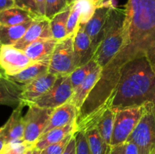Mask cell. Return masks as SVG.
<instances>
[{
    "instance_id": "4",
    "label": "cell",
    "mask_w": 155,
    "mask_h": 154,
    "mask_svg": "<svg viewBox=\"0 0 155 154\" xmlns=\"http://www.w3.org/2000/svg\"><path fill=\"white\" fill-rule=\"evenodd\" d=\"M127 141L137 145L139 154H151L155 149V102L143 105V112Z\"/></svg>"
},
{
    "instance_id": "41",
    "label": "cell",
    "mask_w": 155,
    "mask_h": 154,
    "mask_svg": "<svg viewBox=\"0 0 155 154\" xmlns=\"http://www.w3.org/2000/svg\"><path fill=\"white\" fill-rule=\"evenodd\" d=\"M92 2H94V4L96 5V7H98V6L100 5V4H101V0H92Z\"/></svg>"
},
{
    "instance_id": "35",
    "label": "cell",
    "mask_w": 155,
    "mask_h": 154,
    "mask_svg": "<svg viewBox=\"0 0 155 154\" xmlns=\"http://www.w3.org/2000/svg\"><path fill=\"white\" fill-rule=\"evenodd\" d=\"M62 154H76V139L74 134Z\"/></svg>"
},
{
    "instance_id": "20",
    "label": "cell",
    "mask_w": 155,
    "mask_h": 154,
    "mask_svg": "<svg viewBox=\"0 0 155 154\" xmlns=\"http://www.w3.org/2000/svg\"><path fill=\"white\" fill-rule=\"evenodd\" d=\"M40 15L35 14L27 9L14 6L0 11V24L6 26L18 25L33 21Z\"/></svg>"
},
{
    "instance_id": "19",
    "label": "cell",
    "mask_w": 155,
    "mask_h": 154,
    "mask_svg": "<svg viewBox=\"0 0 155 154\" xmlns=\"http://www.w3.org/2000/svg\"><path fill=\"white\" fill-rule=\"evenodd\" d=\"M77 131V120H75L65 126L54 128V129L50 130L48 132L42 134L35 144L34 147L42 151L50 145L54 144V143L61 140L68 134L76 133Z\"/></svg>"
},
{
    "instance_id": "9",
    "label": "cell",
    "mask_w": 155,
    "mask_h": 154,
    "mask_svg": "<svg viewBox=\"0 0 155 154\" xmlns=\"http://www.w3.org/2000/svg\"><path fill=\"white\" fill-rule=\"evenodd\" d=\"M35 63L23 50L13 45L0 46V67L7 76L16 75Z\"/></svg>"
},
{
    "instance_id": "31",
    "label": "cell",
    "mask_w": 155,
    "mask_h": 154,
    "mask_svg": "<svg viewBox=\"0 0 155 154\" xmlns=\"http://www.w3.org/2000/svg\"><path fill=\"white\" fill-rule=\"evenodd\" d=\"M74 134H75V133H72V134H68V136H66L64 138L62 139L60 141L48 146V147H46L45 149H43V151L46 154H62L64 152V151L65 150V149H66L68 143H69L70 140L72 138V137L74 136Z\"/></svg>"
},
{
    "instance_id": "34",
    "label": "cell",
    "mask_w": 155,
    "mask_h": 154,
    "mask_svg": "<svg viewBox=\"0 0 155 154\" xmlns=\"http://www.w3.org/2000/svg\"><path fill=\"white\" fill-rule=\"evenodd\" d=\"M106 154H124V143L117 146H109Z\"/></svg>"
},
{
    "instance_id": "5",
    "label": "cell",
    "mask_w": 155,
    "mask_h": 154,
    "mask_svg": "<svg viewBox=\"0 0 155 154\" xmlns=\"http://www.w3.org/2000/svg\"><path fill=\"white\" fill-rule=\"evenodd\" d=\"M28 107V110L24 116L25 129L23 140L29 147L33 148L43 134L54 109L42 108L34 104Z\"/></svg>"
},
{
    "instance_id": "37",
    "label": "cell",
    "mask_w": 155,
    "mask_h": 154,
    "mask_svg": "<svg viewBox=\"0 0 155 154\" xmlns=\"http://www.w3.org/2000/svg\"><path fill=\"white\" fill-rule=\"evenodd\" d=\"M14 6H15V3L12 0H0V11Z\"/></svg>"
},
{
    "instance_id": "25",
    "label": "cell",
    "mask_w": 155,
    "mask_h": 154,
    "mask_svg": "<svg viewBox=\"0 0 155 154\" xmlns=\"http://www.w3.org/2000/svg\"><path fill=\"white\" fill-rule=\"evenodd\" d=\"M84 132L87 138L91 154H106L109 146L103 140L97 127H92Z\"/></svg>"
},
{
    "instance_id": "43",
    "label": "cell",
    "mask_w": 155,
    "mask_h": 154,
    "mask_svg": "<svg viewBox=\"0 0 155 154\" xmlns=\"http://www.w3.org/2000/svg\"><path fill=\"white\" fill-rule=\"evenodd\" d=\"M67 1H68V4L69 5H72L74 3V0H67Z\"/></svg>"
},
{
    "instance_id": "49",
    "label": "cell",
    "mask_w": 155,
    "mask_h": 154,
    "mask_svg": "<svg viewBox=\"0 0 155 154\" xmlns=\"http://www.w3.org/2000/svg\"><path fill=\"white\" fill-rule=\"evenodd\" d=\"M12 1H14V2H15V0H12Z\"/></svg>"
},
{
    "instance_id": "33",
    "label": "cell",
    "mask_w": 155,
    "mask_h": 154,
    "mask_svg": "<svg viewBox=\"0 0 155 154\" xmlns=\"http://www.w3.org/2000/svg\"><path fill=\"white\" fill-rule=\"evenodd\" d=\"M124 154H139L137 145L132 141H126L124 143Z\"/></svg>"
},
{
    "instance_id": "45",
    "label": "cell",
    "mask_w": 155,
    "mask_h": 154,
    "mask_svg": "<svg viewBox=\"0 0 155 154\" xmlns=\"http://www.w3.org/2000/svg\"><path fill=\"white\" fill-rule=\"evenodd\" d=\"M4 72H3L2 71V69H1V67H0V76H1V75H4Z\"/></svg>"
},
{
    "instance_id": "8",
    "label": "cell",
    "mask_w": 155,
    "mask_h": 154,
    "mask_svg": "<svg viewBox=\"0 0 155 154\" xmlns=\"http://www.w3.org/2000/svg\"><path fill=\"white\" fill-rule=\"evenodd\" d=\"M73 94L74 88L70 75H58L50 90L36 99L32 104L42 108L54 109L68 102Z\"/></svg>"
},
{
    "instance_id": "27",
    "label": "cell",
    "mask_w": 155,
    "mask_h": 154,
    "mask_svg": "<svg viewBox=\"0 0 155 154\" xmlns=\"http://www.w3.org/2000/svg\"><path fill=\"white\" fill-rule=\"evenodd\" d=\"M81 8L79 2H76L73 4L71 14L67 24V35L71 36L75 35L80 27Z\"/></svg>"
},
{
    "instance_id": "46",
    "label": "cell",
    "mask_w": 155,
    "mask_h": 154,
    "mask_svg": "<svg viewBox=\"0 0 155 154\" xmlns=\"http://www.w3.org/2000/svg\"><path fill=\"white\" fill-rule=\"evenodd\" d=\"M40 154H46V153H45V152H44V151H43V150H42V151H41Z\"/></svg>"
},
{
    "instance_id": "24",
    "label": "cell",
    "mask_w": 155,
    "mask_h": 154,
    "mask_svg": "<svg viewBox=\"0 0 155 154\" xmlns=\"http://www.w3.org/2000/svg\"><path fill=\"white\" fill-rule=\"evenodd\" d=\"M115 115H116V112L114 111L112 109H106L103 114L97 121L96 125H95L98 128V132L101 134V137L107 143V146H110V142H111Z\"/></svg>"
},
{
    "instance_id": "47",
    "label": "cell",
    "mask_w": 155,
    "mask_h": 154,
    "mask_svg": "<svg viewBox=\"0 0 155 154\" xmlns=\"http://www.w3.org/2000/svg\"><path fill=\"white\" fill-rule=\"evenodd\" d=\"M151 154H155V149H154V151H153V152H151Z\"/></svg>"
},
{
    "instance_id": "30",
    "label": "cell",
    "mask_w": 155,
    "mask_h": 154,
    "mask_svg": "<svg viewBox=\"0 0 155 154\" xmlns=\"http://www.w3.org/2000/svg\"><path fill=\"white\" fill-rule=\"evenodd\" d=\"M74 136L76 139V154H91L84 131L78 130Z\"/></svg>"
},
{
    "instance_id": "22",
    "label": "cell",
    "mask_w": 155,
    "mask_h": 154,
    "mask_svg": "<svg viewBox=\"0 0 155 154\" xmlns=\"http://www.w3.org/2000/svg\"><path fill=\"white\" fill-rule=\"evenodd\" d=\"M50 61L36 62L16 75L8 76L12 81L21 85L28 84L33 79L48 72Z\"/></svg>"
},
{
    "instance_id": "16",
    "label": "cell",
    "mask_w": 155,
    "mask_h": 154,
    "mask_svg": "<svg viewBox=\"0 0 155 154\" xmlns=\"http://www.w3.org/2000/svg\"><path fill=\"white\" fill-rule=\"evenodd\" d=\"M24 85L12 81L5 74L0 76V105L17 107L21 102Z\"/></svg>"
},
{
    "instance_id": "10",
    "label": "cell",
    "mask_w": 155,
    "mask_h": 154,
    "mask_svg": "<svg viewBox=\"0 0 155 154\" xmlns=\"http://www.w3.org/2000/svg\"><path fill=\"white\" fill-rule=\"evenodd\" d=\"M113 6L114 5L112 0L98 6L90 20L84 25V30L90 38L95 53L102 40L107 16L110 8Z\"/></svg>"
},
{
    "instance_id": "12",
    "label": "cell",
    "mask_w": 155,
    "mask_h": 154,
    "mask_svg": "<svg viewBox=\"0 0 155 154\" xmlns=\"http://www.w3.org/2000/svg\"><path fill=\"white\" fill-rule=\"evenodd\" d=\"M24 105L20 104L13 110L7 122L0 128V136L4 139L5 143L22 140L24 138L25 124L22 110Z\"/></svg>"
},
{
    "instance_id": "2",
    "label": "cell",
    "mask_w": 155,
    "mask_h": 154,
    "mask_svg": "<svg viewBox=\"0 0 155 154\" xmlns=\"http://www.w3.org/2000/svg\"><path fill=\"white\" fill-rule=\"evenodd\" d=\"M155 102V70L146 57L123 66L109 108L114 112Z\"/></svg>"
},
{
    "instance_id": "15",
    "label": "cell",
    "mask_w": 155,
    "mask_h": 154,
    "mask_svg": "<svg viewBox=\"0 0 155 154\" xmlns=\"http://www.w3.org/2000/svg\"><path fill=\"white\" fill-rule=\"evenodd\" d=\"M101 72H102V68L98 65L89 74L84 81L74 91V94L70 101L75 106L78 113L86 100L89 97L90 92L101 79Z\"/></svg>"
},
{
    "instance_id": "38",
    "label": "cell",
    "mask_w": 155,
    "mask_h": 154,
    "mask_svg": "<svg viewBox=\"0 0 155 154\" xmlns=\"http://www.w3.org/2000/svg\"><path fill=\"white\" fill-rule=\"evenodd\" d=\"M5 142L4 139L0 136V152H1V150L2 149L3 146H5Z\"/></svg>"
},
{
    "instance_id": "21",
    "label": "cell",
    "mask_w": 155,
    "mask_h": 154,
    "mask_svg": "<svg viewBox=\"0 0 155 154\" xmlns=\"http://www.w3.org/2000/svg\"><path fill=\"white\" fill-rule=\"evenodd\" d=\"M33 21L13 26L0 24V46L15 45L24 36Z\"/></svg>"
},
{
    "instance_id": "11",
    "label": "cell",
    "mask_w": 155,
    "mask_h": 154,
    "mask_svg": "<svg viewBox=\"0 0 155 154\" xmlns=\"http://www.w3.org/2000/svg\"><path fill=\"white\" fill-rule=\"evenodd\" d=\"M58 75L48 72L39 75L28 84L24 85L21 104L24 106L32 104L36 99L40 98L50 90Z\"/></svg>"
},
{
    "instance_id": "28",
    "label": "cell",
    "mask_w": 155,
    "mask_h": 154,
    "mask_svg": "<svg viewBox=\"0 0 155 154\" xmlns=\"http://www.w3.org/2000/svg\"><path fill=\"white\" fill-rule=\"evenodd\" d=\"M68 5H70L67 0H46L45 16L51 20L54 15L66 8Z\"/></svg>"
},
{
    "instance_id": "29",
    "label": "cell",
    "mask_w": 155,
    "mask_h": 154,
    "mask_svg": "<svg viewBox=\"0 0 155 154\" xmlns=\"http://www.w3.org/2000/svg\"><path fill=\"white\" fill-rule=\"evenodd\" d=\"M81 8L80 25H85L90 20L96 9V5L92 0H78Z\"/></svg>"
},
{
    "instance_id": "6",
    "label": "cell",
    "mask_w": 155,
    "mask_h": 154,
    "mask_svg": "<svg viewBox=\"0 0 155 154\" xmlns=\"http://www.w3.org/2000/svg\"><path fill=\"white\" fill-rule=\"evenodd\" d=\"M75 35L58 41L49 62L48 72L57 75H70L75 68L74 41Z\"/></svg>"
},
{
    "instance_id": "23",
    "label": "cell",
    "mask_w": 155,
    "mask_h": 154,
    "mask_svg": "<svg viewBox=\"0 0 155 154\" xmlns=\"http://www.w3.org/2000/svg\"><path fill=\"white\" fill-rule=\"evenodd\" d=\"M72 5H70L65 9L54 15L50 20V28H51L52 37L58 41L67 37V24L71 14Z\"/></svg>"
},
{
    "instance_id": "40",
    "label": "cell",
    "mask_w": 155,
    "mask_h": 154,
    "mask_svg": "<svg viewBox=\"0 0 155 154\" xmlns=\"http://www.w3.org/2000/svg\"><path fill=\"white\" fill-rule=\"evenodd\" d=\"M0 154H10V153H9V152L8 151V149L5 148V146H3L2 149L1 150V152H0Z\"/></svg>"
},
{
    "instance_id": "32",
    "label": "cell",
    "mask_w": 155,
    "mask_h": 154,
    "mask_svg": "<svg viewBox=\"0 0 155 154\" xmlns=\"http://www.w3.org/2000/svg\"><path fill=\"white\" fill-rule=\"evenodd\" d=\"M15 6H18L21 8L27 9L35 14L40 15L38 12L34 0H15Z\"/></svg>"
},
{
    "instance_id": "13",
    "label": "cell",
    "mask_w": 155,
    "mask_h": 154,
    "mask_svg": "<svg viewBox=\"0 0 155 154\" xmlns=\"http://www.w3.org/2000/svg\"><path fill=\"white\" fill-rule=\"evenodd\" d=\"M51 37L52 34L50 28V20L46 17L39 16L33 20L24 36L13 46L18 49L24 50L35 41Z\"/></svg>"
},
{
    "instance_id": "36",
    "label": "cell",
    "mask_w": 155,
    "mask_h": 154,
    "mask_svg": "<svg viewBox=\"0 0 155 154\" xmlns=\"http://www.w3.org/2000/svg\"><path fill=\"white\" fill-rule=\"evenodd\" d=\"M45 1L46 0H34L38 12L41 16L44 17H45Z\"/></svg>"
},
{
    "instance_id": "17",
    "label": "cell",
    "mask_w": 155,
    "mask_h": 154,
    "mask_svg": "<svg viewBox=\"0 0 155 154\" xmlns=\"http://www.w3.org/2000/svg\"><path fill=\"white\" fill-rule=\"evenodd\" d=\"M77 116H78V111L75 106L70 101L60 107H56L51 113V116L45 131H43V134L48 132L51 129L64 127L71 123L74 121L77 120Z\"/></svg>"
},
{
    "instance_id": "7",
    "label": "cell",
    "mask_w": 155,
    "mask_h": 154,
    "mask_svg": "<svg viewBox=\"0 0 155 154\" xmlns=\"http://www.w3.org/2000/svg\"><path fill=\"white\" fill-rule=\"evenodd\" d=\"M142 112L143 106L124 109L116 112L110 146H117L127 141L139 122Z\"/></svg>"
},
{
    "instance_id": "3",
    "label": "cell",
    "mask_w": 155,
    "mask_h": 154,
    "mask_svg": "<svg viewBox=\"0 0 155 154\" xmlns=\"http://www.w3.org/2000/svg\"><path fill=\"white\" fill-rule=\"evenodd\" d=\"M125 18V9H120L115 6L110 8L102 40L92 58L102 69L111 62L122 47Z\"/></svg>"
},
{
    "instance_id": "1",
    "label": "cell",
    "mask_w": 155,
    "mask_h": 154,
    "mask_svg": "<svg viewBox=\"0 0 155 154\" xmlns=\"http://www.w3.org/2000/svg\"><path fill=\"white\" fill-rule=\"evenodd\" d=\"M124 43L83 104L77 122L97 119L109 108L120 79L128 62L146 57L155 70V0H129L125 8Z\"/></svg>"
},
{
    "instance_id": "42",
    "label": "cell",
    "mask_w": 155,
    "mask_h": 154,
    "mask_svg": "<svg viewBox=\"0 0 155 154\" xmlns=\"http://www.w3.org/2000/svg\"><path fill=\"white\" fill-rule=\"evenodd\" d=\"M25 154H32V148L27 149V152H25Z\"/></svg>"
},
{
    "instance_id": "14",
    "label": "cell",
    "mask_w": 155,
    "mask_h": 154,
    "mask_svg": "<svg viewBox=\"0 0 155 154\" xmlns=\"http://www.w3.org/2000/svg\"><path fill=\"white\" fill-rule=\"evenodd\" d=\"M74 53L76 69L89 63L94 57L95 51L92 48L90 38L84 30V25H80L78 31L74 36Z\"/></svg>"
},
{
    "instance_id": "48",
    "label": "cell",
    "mask_w": 155,
    "mask_h": 154,
    "mask_svg": "<svg viewBox=\"0 0 155 154\" xmlns=\"http://www.w3.org/2000/svg\"><path fill=\"white\" fill-rule=\"evenodd\" d=\"M78 1V0H74V2H77Z\"/></svg>"
},
{
    "instance_id": "26",
    "label": "cell",
    "mask_w": 155,
    "mask_h": 154,
    "mask_svg": "<svg viewBox=\"0 0 155 154\" xmlns=\"http://www.w3.org/2000/svg\"><path fill=\"white\" fill-rule=\"evenodd\" d=\"M98 66V65L96 61L94 59H92L89 63L81 66H79L70 74L71 85H72L74 91L84 81V79L89 75V74Z\"/></svg>"
},
{
    "instance_id": "44",
    "label": "cell",
    "mask_w": 155,
    "mask_h": 154,
    "mask_svg": "<svg viewBox=\"0 0 155 154\" xmlns=\"http://www.w3.org/2000/svg\"><path fill=\"white\" fill-rule=\"evenodd\" d=\"M107 1H109V0H101V4H100V5H102V4H104V3L107 2Z\"/></svg>"
},
{
    "instance_id": "39",
    "label": "cell",
    "mask_w": 155,
    "mask_h": 154,
    "mask_svg": "<svg viewBox=\"0 0 155 154\" xmlns=\"http://www.w3.org/2000/svg\"><path fill=\"white\" fill-rule=\"evenodd\" d=\"M40 152H41V150L36 149V147L32 148V154H40Z\"/></svg>"
},
{
    "instance_id": "18",
    "label": "cell",
    "mask_w": 155,
    "mask_h": 154,
    "mask_svg": "<svg viewBox=\"0 0 155 154\" xmlns=\"http://www.w3.org/2000/svg\"><path fill=\"white\" fill-rule=\"evenodd\" d=\"M57 42V39L53 37L41 39L30 44L23 51L34 62L50 61Z\"/></svg>"
}]
</instances>
